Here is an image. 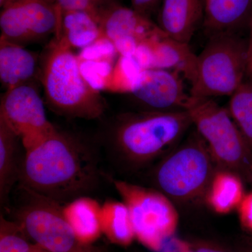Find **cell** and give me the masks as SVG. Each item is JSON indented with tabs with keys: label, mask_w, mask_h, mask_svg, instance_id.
Returning <instances> with one entry per match:
<instances>
[{
	"label": "cell",
	"mask_w": 252,
	"mask_h": 252,
	"mask_svg": "<svg viewBox=\"0 0 252 252\" xmlns=\"http://www.w3.org/2000/svg\"><path fill=\"white\" fill-rule=\"evenodd\" d=\"M98 153L80 137L59 130L25 151L18 184L64 205L97 188Z\"/></svg>",
	"instance_id": "obj_1"
},
{
	"label": "cell",
	"mask_w": 252,
	"mask_h": 252,
	"mask_svg": "<svg viewBox=\"0 0 252 252\" xmlns=\"http://www.w3.org/2000/svg\"><path fill=\"white\" fill-rule=\"evenodd\" d=\"M192 125L185 109L126 113L109 122L102 142L117 170L138 171L175 149Z\"/></svg>",
	"instance_id": "obj_2"
},
{
	"label": "cell",
	"mask_w": 252,
	"mask_h": 252,
	"mask_svg": "<svg viewBox=\"0 0 252 252\" xmlns=\"http://www.w3.org/2000/svg\"><path fill=\"white\" fill-rule=\"evenodd\" d=\"M41 83L46 102L63 117L94 120L102 117L105 101L86 80L79 57L62 36L56 34L44 57Z\"/></svg>",
	"instance_id": "obj_3"
},
{
	"label": "cell",
	"mask_w": 252,
	"mask_h": 252,
	"mask_svg": "<svg viewBox=\"0 0 252 252\" xmlns=\"http://www.w3.org/2000/svg\"><path fill=\"white\" fill-rule=\"evenodd\" d=\"M186 110L218 170L234 172L252 182L251 151L227 107L213 98L190 95Z\"/></svg>",
	"instance_id": "obj_4"
},
{
	"label": "cell",
	"mask_w": 252,
	"mask_h": 252,
	"mask_svg": "<svg viewBox=\"0 0 252 252\" xmlns=\"http://www.w3.org/2000/svg\"><path fill=\"white\" fill-rule=\"evenodd\" d=\"M210 37L196 56L189 94L210 98L230 97L248 72V42L239 33H218Z\"/></svg>",
	"instance_id": "obj_5"
},
{
	"label": "cell",
	"mask_w": 252,
	"mask_h": 252,
	"mask_svg": "<svg viewBox=\"0 0 252 252\" xmlns=\"http://www.w3.org/2000/svg\"><path fill=\"white\" fill-rule=\"evenodd\" d=\"M13 192L11 219L36 246L49 252H94L78 238L64 216L62 204L19 184Z\"/></svg>",
	"instance_id": "obj_6"
},
{
	"label": "cell",
	"mask_w": 252,
	"mask_h": 252,
	"mask_svg": "<svg viewBox=\"0 0 252 252\" xmlns=\"http://www.w3.org/2000/svg\"><path fill=\"white\" fill-rule=\"evenodd\" d=\"M215 162L198 132L162 158L152 172L156 189L177 201H190L206 193Z\"/></svg>",
	"instance_id": "obj_7"
},
{
	"label": "cell",
	"mask_w": 252,
	"mask_h": 252,
	"mask_svg": "<svg viewBox=\"0 0 252 252\" xmlns=\"http://www.w3.org/2000/svg\"><path fill=\"white\" fill-rule=\"evenodd\" d=\"M108 179L128 208L135 238L149 249L160 250L178 225V212L172 200L157 189Z\"/></svg>",
	"instance_id": "obj_8"
},
{
	"label": "cell",
	"mask_w": 252,
	"mask_h": 252,
	"mask_svg": "<svg viewBox=\"0 0 252 252\" xmlns=\"http://www.w3.org/2000/svg\"><path fill=\"white\" fill-rule=\"evenodd\" d=\"M0 121L18 136L25 151L57 130L48 119L40 94L31 84L6 91L0 103Z\"/></svg>",
	"instance_id": "obj_9"
},
{
	"label": "cell",
	"mask_w": 252,
	"mask_h": 252,
	"mask_svg": "<svg viewBox=\"0 0 252 252\" xmlns=\"http://www.w3.org/2000/svg\"><path fill=\"white\" fill-rule=\"evenodd\" d=\"M59 22L51 0H9L0 14L1 36L21 45L56 34Z\"/></svg>",
	"instance_id": "obj_10"
},
{
	"label": "cell",
	"mask_w": 252,
	"mask_h": 252,
	"mask_svg": "<svg viewBox=\"0 0 252 252\" xmlns=\"http://www.w3.org/2000/svg\"><path fill=\"white\" fill-rule=\"evenodd\" d=\"M129 94L147 110H186L190 97L180 73L156 68L142 69Z\"/></svg>",
	"instance_id": "obj_11"
},
{
	"label": "cell",
	"mask_w": 252,
	"mask_h": 252,
	"mask_svg": "<svg viewBox=\"0 0 252 252\" xmlns=\"http://www.w3.org/2000/svg\"><path fill=\"white\" fill-rule=\"evenodd\" d=\"M196 56L192 52L189 44L162 34L141 43L132 58L142 69L156 68L176 71L183 74L190 81Z\"/></svg>",
	"instance_id": "obj_12"
},
{
	"label": "cell",
	"mask_w": 252,
	"mask_h": 252,
	"mask_svg": "<svg viewBox=\"0 0 252 252\" xmlns=\"http://www.w3.org/2000/svg\"><path fill=\"white\" fill-rule=\"evenodd\" d=\"M102 36L112 41L130 39L141 43L165 34L149 17L112 1L101 9L98 18Z\"/></svg>",
	"instance_id": "obj_13"
},
{
	"label": "cell",
	"mask_w": 252,
	"mask_h": 252,
	"mask_svg": "<svg viewBox=\"0 0 252 252\" xmlns=\"http://www.w3.org/2000/svg\"><path fill=\"white\" fill-rule=\"evenodd\" d=\"M203 17L204 0H162L158 26L168 37L189 44Z\"/></svg>",
	"instance_id": "obj_14"
},
{
	"label": "cell",
	"mask_w": 252,
	"mask_h": 252,
	"mask_svg": "<svg viewBox=\"0 0 252 252\" xmlns=\"http://www.w3.org/2000/svg\"><path fill=\"white\" fill-rule=\"evenodd\" d=\"M252 0H204L203 26L209 35L239 33L250 26Z\"/></svg>",
	"instance_id": "obj_15"
},
{
	"label": "cell",
	"mask_w": 252,
	"mask_h": 252,
	"mask_svg": "<svg viewBox=\"0 0 252 252\" xmlns=\"http://www.w3.org/2000/svg\"><path fill=\"white\" fill-rule=\"evenodd\" d=\"M36 65L35 54L21 44L0 37V80L6 91L29 84Z\"/></svg>",
	"instance_id": "obj_16"
},
{
	"label": "cell",
	"mask_w": 252,
	"mask_h": 252,
	"mask_svg": "<svg viewBox=\"0 0 252 252\" xmlns=\"http://www.w3.org/2000/svg\"><path fill=\"white\" fill-rule=\"evenodd\" d=\"M20 142L18 136L0 121V200L3 205L19 182L25 154L20 150Z\"/></svg>",
	"instance_id": "obj_17"
},
{
	"label": "cell",
	"mask_w": 252,
	"mask_h": 252,
	"mask_svg": "<svg viewBox=\"0 0 252 252\" xmlns=\"http://www.w3.org/2000/svg\"><path fill=\"white\" fill-rule=\"evenodd\" d=\"M58 9V8H57ZM56 34L62 36L71 48L84 49L102 37L98 18L84 11H60Z\"/></svg>",
	"instance_id": "obj_18"
},
{
	"label": "cell",
	"mask_w": 252,
	"mask_h": 252,
	"mask_svg": "<svg viewBox=\"0 0 252 252\" xmlns=\"http://www.w3.org/2000/svg\"><path fill=\"white\" fill-rule=\"evenodd\" d=\"M101 205L89 196L75 199L63 206V214L78 238L89 245L102 230Z\"/></svg>",
	"instance_id": "obj_19"
},
{
	"label": "cell",
	"mask_w": 252,
	"mask_h": 252,
	"mask_svg": "<svg viewBox=\"0 0 252 252\" xmlns=\"http://www.w3.org/2000/svg\"><path fill=\"white\" fill-rule=\"evenodd\" d=\"M243 179L234 172L217 170L206 193L207 203L220 215L238 209L245 196Z\"/></svg>",
	"instance_id": "obj_20"
},
{
	"label": "cell",
	"mask_w": 252,
	"mask_h": 252,
	"mask_svg": "<svg viewBox=\"0 0 252 252\" xmlns=\"http://www.w3.org/2000/svg\"><path fill=\"white\" fill-rule=\"evenodd\" d=\"M102 230L111 240L127 245L135 238L127 205L123 201L108 200L101 207Z\"/></svg>",
	"instance_id": "obj_21"
},
{
	"label": "cell",
	"mask_w": 252,
	"mask_h": 252,
	"mask_svg": "<svg viewBox=\"0 0 252 252\" xmlns=\"http://www.w3.org/2000/svg\"><path fill=\"white\" fill-rule=\"evenodd\" d=\"M227 109L252 154V79H245L230 96Z\"/></svg>",
	"instance_id": "obj_22"
},
{
	"label": "cell",
	"mask_w": 252,
	"mask_h": 252,
	"mask_svg": "<svg viewBox=\"0 0 252 252\" xmlns=\"http://www.w3.org/2000/svg\"><path fill=\"white\" fill-rule=\"evenodd\" d=\"M34 245L18 222L1 215L0 252H30Z\"/></svg>",
	"instance_id": "obj_23"
},
{
	"label": "cell",
	"mask_w": 252,
	"mask_h": 252,
	"mask_svg": "<svg viewBox=\"0 0 252 252\" xmlns=\"http://www.w3.org/2000/svg\"><path fill=\"white\" fill-rule=\"evenodd\" d=\"M117 52L112 41L106 38L97 39L91 45L82 49L80 56H78L81 61L112 60Z\"/></svg>",
	"instance_id": "obj_24"
},
{
	"label": "cell",
	"mask_w": 252,
	"mask_h": 252,
	"mask_svg": "<svg viewBox=\"0 0 252 252\" xmlns=\"http://www.w3.org/2000/svg\"><path fill=\"white\" fill-rule=\"evenodd\" d=\"M60 11H84L99 18L102 9L95 0H51Z\"/></svg>",
	"instance_id": "obj_25"
},
{
	"label": "cell",
	"mask_w": 252,
	"mask_h": 252,
	"mask_svg": "<svg viewBox=\"0 0 252 252\" xmlns=\"http://www.w3.org/2000/svg\"><path fill=\"white\" fill-rule=\"evenodd\" d=\"M237 210L241 226L252 238V190L245 193Z\"/></svg>",
	"instance_id": "obj_26"
},
{
	"label": "cell",
	"mask_w": 252,
	"mask_h": 252,
	"mask_svg": "<svg viewBox=\"0 0 252 252\" xmlns=\"http://www.w3.org/2000/svg\"><path fill=\"white\" fill-rule=\"evenodd\" d=\"M190 245L194 252H246L243 247L238 250H233L211 243H200Z\"/></svg>",
	"instance_id": "obj_27"
},
{
	"label": "cell",
	"mask_w": 252,
	"mask_h": 252,
	"mask_svg": "<svg viewBox=\"0 0 252 252\" xmlns=\"http://www.w3.org/2000/svg\"><path fill=\"white\" fill-rule=\"evenodd\" d=\"M161 2L162 0H130L131 7L147 17Z\"/></svg>",
	"instance_id": "obj_28"
},
{
	"label": "cell",
	"mask_w": 252,
	"mask_h": 252,
	"mask_svg": "<svg viewBox=\"0 0 252 252\" xmlns=\"http://www.w3.org/2000/svg\"><path fill=\"white\" fill-rule=\"evenodd\" d=\"M172 243V248L166 252H194L191 245L184 243L180 240H175Z\"/></svg>",
	"instance_id": "obj_29"
},
{
	"label": "cell",
	"mask_w": 252,
	"mask_h": 252,
	"mask_svg": "<svg viewBox=\"0 0 252 252\" xmlns=\"http://www.w3.org/2000/svg\"><path fill=\"white\" fill-rule=\"evenodd\" d=\"M249 27L250 28V37L248 41V59L252 58V17Z\"/></svg>",
	"instance_id": "obj_30"
},
{
	"label": "cell",
	"mask_w": 252,
	"mask_h": 252,
	"mask_svg": "<svg viewBox=\"0 0 252 252\" xmlns=\"http://www.w3.org/2000/svg\"><path fill=\"white\" fill-rule=\"evenodd\" d=\"M243 248L245 249L246 252H252V238H250L245 242V245H243Z\"/></svg>",
	"instance_id": "obj_31"
},
{
	"label": "cell",
	"mask_w": 252,
	"mask_h": 252,
	"mask_svg": "<svg viewBox=\"0 0 252 252\" xmlns=\"http://www.w3.org/2000/svg\"><path fill=\"white\" fill-rule=\"evenodd\" d=\"M248 72L250 73L252 77V58L248 59Z\"/></svg>",
	"instance_id": "obj_32"
},
{
	"label": "cell",
	"mask_w": 252,
	"mask_h": 252,
	"mask_svg": "<svg viewBox=\"0 0 252 252\" xmlns=\"http://www.w3.org/2000/svg\"><path fill=\"white\" fill-rule=\"evenodd\" d=\"M30 252H49L47 251H46V250H43V249H41L39 248V247L36 246V245H34V248L32 249L31 251Z\"/></svg>",
	"instance_id": "obj_33"
},
{
	"label": "cell",
	"mask_w": 252,
	"mask_h": 252,
	"mask_svg": "<svg viewBox=\"0 0 252 252\" xmlns=\"http://www.w3.org/2000/svg\"><path fill=\"white\" fill-rule=\"evenodd\" d=\"M9 1V0H0V6H1V8L4 6Z\"/></svg>",
	"instance_id": "obj_34"
}]
</instances>
